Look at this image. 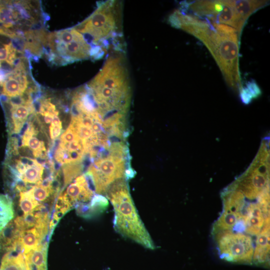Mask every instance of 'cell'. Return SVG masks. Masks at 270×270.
<instances>
[{
  "instance_id": "obj_13",
  "label": "cell",
  "mask_w": 270,
  "mask_h": 270,
  "mask_svg": "<svg viewBox=\"0 0 270 270\" xmlns=\"http://www.w3.org/2000/svg\"><path fill=\"white\" fill-rule=\"evenodd\" d=\"M238 17L246 22L248 18L257 10L266 6L268 0H229Z\"/></svg>"
},
{
  "instance_id": "obj_7",
  "label": "cell",
  "mask_w": 270,
  "mask_h": 270,
  "mask_svg": "<svg viewBox=\"0 0 270 270\" xmlns=\"http://www.w3.org/2000/svg\"><path fill=\"white\" fill-rule=\"evenodd\" d=\"M94 191L85 174H82L77 176L60 195L74 208L78 204L90 202L94 194Z\"/></svg>"
},
{
  "instance_id": "obj_11",
  "label": "cell",
  "mask_w": 270,
  "mask_h": 270,
  "mask_svg": "<svg viewBox=\"0 0 270 270\" xmlns=\"http://www.w3.org/2000/svg\"><path fill=\"white\" fill-rule=\"evenodd\" d=\"M270 252V227L264 229L257 237L252 264H268Z\"/></svg>"
},
{
  "instance_id": "obj_3",
  "label": "cell",
  "mask_w": 270,
  "mask_h": 270,
  "mask_svg": "<svg viewBox=\"0 0 270 270\" xmlns=\"http://www.w3.org/2000/svg\"><path fill=\"white\" fill-rule=\"evenodd\" d=\"M120 6L115 0L100 2L94 12L74 28L89 44L105 52L120 33Z\"/></svg>"
},
{
  "instance_id": "obj_20",
  "label": "cell",
  "mask_w": 270,
  "mask_h": 270,
  "mask_svg": "<svg viewBox=\"0 0 270 270\" xmlns=\"http://www.w3.org/2000/svg\"><path fill=\"white\" fill-rule=\"evenodd\" d=\"M246 87L251 94L252 98H258L262 94L260 86L254 80L248 82Z\"/></svg>"
},
{
  "instance_id": "obj_24",
  "label": "cell",
  "mask_w": 270,
  "mask_h": 270,
  "mask_svg": "<svg viewBox=\"0 0 270 270\" xmlns=\"http://www.w3.org/2000/svg\"><path fill=\"white\" fill-rule=\"evenodd\" d=\"M0 48V60L6 61L8 57V52L4 46Z\"/></svg>"
},
{
  "instance_id": "obj_1",
  "label": "cell",
  "mask_w": 270,
  "mask_h": 270,
  "mask_svg": "<svg viewBox=\"0 0 270 270\" xmlns=\"http://www.w3.org/2000/svg\"><path fill=\"white\" fill-rule=\"evenodd\" d=\"M104 118L114 114H126L131 90L127 68L120 56L106 58L98 73L86 86Z\"/></svg>"
},
{
  "instance_id": "obj_5",
  "label": "cell",
  "mask_w": 270,
  "mask_h": 270,
  "mask_svg": "<svg viewBox=\"0 0 270 270\" xmlns=\"http://www.w3.org/2000/svg\"><path fill=\"white\" fill-rule=\"evenodd\" d=\"M237 32L222 33L212 28L202 42L215 59L228 86L236 92L242 88L238 68Z\"/></svg>"
},
{
  "instance_id": "obj_19",
  "label": "cell",
  "mask_w": 270,
  "mask_h": 270,
  "mask_svg": "<svg viewBox=\"0 0 270 270\" xmlns=\"http://www.w3.org/2000/svg\"><path fill=\"white\" fill-rule=\"evenodd\" d=\"M78 136L74 128L70 124L67 129L60 137V142L64 144H68L74 140Z\"/></svg>"
},
{
  "instance_id": "obj_10",
  "label": "cell",
  "mask_w": 270,
  "mask_h": 270,
  "mask_svg": "<svg viewBox=\"0 0 270 270\" xmlns=\"http://www.w3.org/2000/svg\"><path fill=\"white\" fill-rule=\"evenodd\" d=\"M108 200L103 195L94 194L90 202L76 206L77 214L84 218H91L103 212L108 206Z\"/></svg>"
},
{
  "instance_id": "obj_8",
  "label": "cell",
  "mask_w": 270,
  "mask_h": 270,
  "mask_svg": "<svg viewBox=\"0 0 270 270\" xmlns=\"http://www.w3.org/2000/svg\"><path fill=\"white\" fill-rule=\"evenodd\" d=\"M18 228L20 235L18 247L22 253L26 252L38 246L48 234L36 226L22 230L19 228Z\"/></svg>"
},
{
  "instance_id": "obj_21",
  "label": "cell",
  "mask_w": 270,
  "mask_h": 270,
  "mask_svg": "<svg viewBox=\"0 0 270 270\" xmlns=\"http://www.w3.org/2000/svg\"><path fill=\"white\" fill-rule=\"evenodd\" d=\"M62 128V124H55L51 122L49 132L50 138L52 140H54L60 136Z\"/></svg>"
},
{
  "instance_id": "obj_12",
  "label": "cell",
  "mask_w": 270,
  "mask_h": 270,
  "mask_svg": "<svg viewBox=\"0 0 270 270\" xmlns=\"http://www.w3.org/2000/svg\"><path fill=\"white\" fill-rule=\"evenodd\" d=\"M34 112L33 104L12 107L10 108L11 122L10 123V134L20 133L28 115L34 114Z\"/></svg>"
},
{
  "instance_id": "obj_2",
  "label": "cell",
  "mask_w": 270,
  "mask_h": 270,
  "mask_svg": "<svg viewBox=\"0 0 270 270\" xmlns=\"http://www.w3.org/2000/svg\"><path fill=\"white\" fill-rule=\"evenodd\" d=\"M105 196L114 208L115 230L146 248L154 250L156 246L138 213L127 180L121 178L112 184L107 188Z\"/></svg>"
},
{
  "instance_id": "obj_15",
  "label": "cell",
  "mask_w": 270,
  "mask_h": 270,
  "mask_svg": "<svg viewBox=\"0 0 270 270\" xmlns=\"http://www.w3.org/2000/svg\"><path fill=\"white\" fill-rule=\"evenodd\" d=\"M19 204L24 214L46 209L45 206L34 198L30 190L20 192Z\"/></svg>"
},
{
  "instance_id": "obj_17",
  "label": "cell",
  "mask_w": 270,
  "mask_h": 270,
  "mask_svg": "<svg viewBox=\"0 0 270 270\" xmlns=\"http://www.w3.org/2000/svg\"><path fill=\"white\" fill-rule=\"evenodd\" d=\"M30 190L34 198L40 204L46 202L50 196H56L58 192V190L56 189L52 184L50 186H46L40 182L32 186Z\"/></svg>"
},
{
  "instance_id": "obj_9",
  "label": "cell",
  "mask_w": 270,
  "mask_h": 270,
  "mask_svg": "<svg viewBox=\"0 0 270 270\" xmlns=\"http://www.w3.org/2000/svg\"><path fill=\"white\" fill-rule=\"evenodd\" d=\"M48 243L22 253L26 270H47Z\"/></svg>"
},
{
  "instance_id": "obj_22",
  "label": "cell",
  "mask_w": 270,
  "mask_h": 270,
  "mask_svg": "<svg viewBox=\"0 0 270 270\" xmlns=\"http://www.w3.org/2000/svg\"><path fill=\"white\" fill-rule=\"evenodd\" d=\"M239 92L240 100L244 104H248L252 102V97L246 86H242Z\"/></svg>"
},
{
  "instance_id": "obj_16",
  "label": "cell",
  "mask_w": 270,
  "mask_h": 270,
  "mask_svg": "<svg viewBox=\"0 0 270 270\" xmlns=\"http://www.w3.org/2000/svg\"><path fill=\"white\" fill-rule=\"evenodd\" d=\"M19 15L17 10L6 5V2H0V23L4 28L12 27L14 22L18 20Z\"/></svg>"
},
{
  "instance_id": "obj_23",
  "label": "cell",
  "mask_w": 270,
  "mask_h": 270,
  "mask_svg": "<svg viewBox=\"0 0 270 270\" xmlns=\"http://www.w3.org/2000/svg\"><path fill=\"white\" fill-rule=\"evenodd\" d=\"M0 34L12 38H15L18 36V34L14 32L1 26H0Z\"/></svg>"
},
{
  "instance_id": "obj_6",
  "label": "cell",
  "mask_w": 270,
  "mask_h": 270,
  "mask_svg": "<svg viewBox=\"0 0 270 270\" xmlns=\"http://www.w3.org/2000/svg\"><path fill=\"white\" fill-rule=\"evenodd\" d=\"M212 234L220 258L232 262L252 264L255 242L252 237L223 230Z\"/></svg>"
},
{
  "instance_id": "obj_4",
  "label": "cell",
  "mask_w": 270,
  "mask_h": 270,
  "mask_svg": "<svg viewBox=\"0 0 270 270\" xmlns=\"http://www.w3.org/2000/svg\"><path fill=\"white\" fill-rule=\"evenodd\" d=\"M128 159L127 147L124 143L119 142L112 144L106 156L94 160L85 175L96 194L105 196L107 188L114 182L134 176Z\"/></svg>"
},
{
  "instance_id": "obj_14",
  "label": "cell",
  "mask_w": 270,
  "mask_h": 270,
  "mask_svg": "<svg viewBox=\"0 0 270 270\" xmlns=\"http://www.w3.org/2000/svg\"><path fill=\"white\" fill-rule=\"evenodd\" d=\"M12 200L7 194H0V232L14 217Z\"/></svg>"
},
{
  "instance_id": "obj_18",
  "label": "cell",
  "mask_w": 270,
  "mask_h": 270,
  "mask_svg": "<svg viewBox=\"0 0 270 270\" xmlns=\"http://www.w3.org/2000/svg\"><path fill=\"white\" fill-rule=\"evenodd\" d=\"M83 168L82 162L64 164L62 167L64 186H67L80 175Z\"/></svg>"
}]
</instances>
